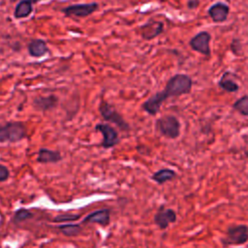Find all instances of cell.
Wrapping results in <instances>:
<instances>
[{
    "mask_svg": "<svg viewBox=\"0 0 248 248\" xmlns=\"http://www.w3.org/2000/svg\"><path fill=\"white\" fill-rule=\"evenodd\" d=\"M192 86L193 80L188 75L176 74L169 78L163 92L168 99L171 97H179L189 94L192 90Z\"/></svg>",
    "mask_w": 248,
    "mask_h": 248,
    "instance_id": "obj_1",
    "label": "cell"
},
{
    "mask_svg": "<svg viewBox=\"0 0 248 248\" xmlns=\"http://www.w3.org/2000/svg\"><path fill=\"white\" fill-rule=\"evenodd\" d=\"M27 138V128L20 121L0 124V143H16Z\"/></svg>",
    "mask_w": 248,
    "mask_h": 248,
    "instance_id": "obj_2",
    "label": "cell"
},
{
    "mask_svg": "<svg viewBox=\"0 0 248 248\" xmlns=\"http://www.w3.org/2000/svg\"><path fill=\"white\" fill-rule=\"evenodd\" d=\"M98 110L105 121L111 122L123 132H128L130 130L129 123L123 118V116L114 108V106L108 103L106 100H101L98 107Z\"/></svg>",
    "mask_w": 248,
    "mask_h": 248,
    "instance_id": "obj_3",
    "label": "cell"
},
{
    "mask_svg": "<svg viewBox=\"0 0 248 248\" xmlns=\"http://www.w3.org/2000/svg\"><path fill=\"white\" fill-rule=\"evenodd\" d=\"M180 121L171 114L159 117L155 122L156 130L165 138L174 140L180 136Z\"/></svg>",
    "mask_w": 248,
    "mask_h": 248,
    "instance_id": "obj_4",
    "label": "cell"
},
{
    "mask_svg": "<svg viewBox=\"0 0 248 248\" xmlns=\"http://www.w3.org/2000/svg\"><path fill=\"white\" fill-rule=\"evenodd\" d=\"M248 241V226L244 224L232 225L227 229L226 235L222 239V243L227 246H238Z\"/></svg>",
    "mask_w": 248,
    "mask_h": 248,
    "instance_id": "obj_5",
    "label": "cell"
},
{
    "mask_svg": "<svg viewBox=\"0 0 248 248\" xmlns=\"http://www.w3.org/2000/svg\"><path fill=\"white\" fill-rule=\"evenodd\" d=\"M95 130L101 133L102 135L101 146L103 148L108 149L119 143L120 139H119V134L117 130L113 126L109 125L108 123H104V122L97 123L95 125Z\"/></svg>",
    "mask_w": 248,
    "mask_h": 248,
    "instance_id": "obj_6",
    "label": "cell"
},
{
    "mask_svg": "<svg viewBox=\"0 0 248 248\" xmlns=\"http://www.w3.org/2000/svg\"><path fill=\"white\" fill-rule=\"evenodd\" d=\"M99 9V4L97 2L82 3L69 5L61 9V12L67 17H86L95 13Z\"/></svg>",
    "mask_w": 248,
    "mask_h": 248,
    "instance_id": "obj_7",
    "label": "cell"
},
{
    "mask_svg": "<svg viewBox=\"0 0 248 248\" xmlns=\"http://www.w3.org/2000/svg\"><path fill=\"white\" fill-rule=\"evenodd\" d=\"M211 35L207 31H201L191 38L189 45L191 48L204 56H209L211 53L209 43Z\"/></svg>",
    "mask_w": 248,
    "mask_h": 248,
    "instance_id": "obj_8",
    "label": "cell"
},
{
    "mask_svg": "<svg viewBox=\"0 0 248 248\" xmlns=\"http://www.w3.org/2000/svg\"><path fill=\"white\" fill-rule=\"evenodd\" d=\"M176 219V212L171 208H166L164 205H162L154 215V223L161 230H166L170 224L174 223Z\"/></svg>",
    "mask_w": 248,
    "mask_h": 248,
    "instance_id": "obj_9",
    "label": "cell"
},
{
    "mask_svg": "<svg viewBox=\"0 0 248 248\" xmlns=\"http://www.w3.org/2000/svg\"><path fill=\"white\" fill-rule=\"evenodd\" d=\"M140 32L144 40H152L164 32V23L162 21L150 19L140 27Z\"/></svg>",
    "mask_w": 248,
    "mask_h": 248,
    "instance_id": "obj_10",
    "label": "cell"
},
{
    "mask_svg": "<svg viewBox=\"0 0 248 248\" xmlns=\"http://www.w3.org/2000/svg\"><path fill=\"white\" fill-rule=\"evenodd\" d=\"M168 98L164 94L163 90L162 91H158L155 94H153L152 96H150L145 102H143V104L141 105V108L148 114L156 115L159 112L162 104Z\"/></svg>",
    "mask_w": 248,
    "mask_h": 248,
    "instance_id": "obj_11",
    "label": "cell"
},
{
    "mask_svg": "<svg viewBox=\"0 0 248 248\" xmlns=\"http://www.w3.org/2000/svg\"><path fill=\"white\" fill-rule=\"evenodd\" d=\"M110 222V210L108 208L95 210L86 215L81 224H98L101 226H108Z\"/></svg>",
    "mask_w": 248,
    "mask_h": 248,
    "instance_id": "obj_12",
    "label": "cell"
},
{
    "mask_svg": "<svg viewBox=\"0 0 248 248\" xmlns=\"http://www.w3.org/2000/svg\"><path fill=\"white\" fill-rule=\"evenodd\" d=\"M229 13H230L229 5L220 1L212 4L207 10V14L209 17L212 19V21L216 23L224 22L225 20H227Z\"/></svg>",
    "mask_w": 248,
    "mask_h": 248,
    "instance_id": "obj_13",
    "label": "cell"
},
{
    "mask_svg": "<svg viewBox=\"0 0 248 248\" xmlns=\"http://www.w3.org/2000/svg\"><path fill=\"white\" fill-rule=\"evenodd\" d=\"M33 108L41 112L54 109L58 105V97L50 94L47 96H38L33 100Z\"/></svg>",
    "mask_w": 248,
    "mask_h": 248,
    "instance_id": "obj_14",
    "label": "cell"
},
{
    "mask_svg": "<svg viewBox=\"0 0 248 248\" xmlns=\"http://www.w3.org/2000/svg\"><path fill=\"white\" fill-rule=\"evenodd\" d=\"M62 159L60 151L42 147L38 150L36 161L40 164H55L62 161Z\"/></svg>",
    "mask_w": 248,
    "mask_h": 248,
    "instance_id": "obj_15",
    "label": "cell"
},
{
    "mask_svg": "<svg viewBox=\"0 0 248 248\" xmlns=\"http://www.w3.org/2000/svg\"><path fill=\"white\" fill-rule=\"evenodd\" d=\"M27 50L29 55L35 58H41L49 52L46 43L42 39L31 40L27 45Z\"/></svg>",
    "mask_w": 248,
    "mask_h": 248,
    "instance_id": "obj_16",
    "label": "cell"
},
{
    "mask_svg": "<svg viewBox=\"0 0 248 248\" xmlns=\"http://www.w3.org/2000/svg\"><path fill=\"white\" fill-rule=\"evenodd\" d=\"M33 12V3L31 0H20L14 11V16L17 19L28 17Z\"/></svg>",
    "mask_w": 248,
    "mask_h": 248,
    "instance_id": "obj_17",
    "label": "cell"
},
{
    "mask_svg": "<svg viewBox=\"0 0 248 248\" xmlns=\"http://www.w3.org/2000/svg\"><path fill=\"white\" fill-rule=\"evenodd\" d=\"M175 177H176V172L173 170L167 169V168L161 169V170L155 171L151 176L152 180H154L159 185H162V184L166 183L167 181L172 180Z\"/></svg>",
    "mask_w": 248,
    "mask_h": 248,
    "instance_id": "obj_18",
    "label": "cell"
},
{
    "mask_svg": "<svg viewBox=\"0 0 248 248\" xmlns=\"http://www.w3.org/2000/svg\"><path fill=\"white\" fill-rule=\"evenodd\" d=\"M228 75H229V73H225L221 77V78L218 80L219 87L229 93L237 92L239 89V85L232 78H229Z\"/></svg>",
    "mask_w": 248,
    "mask_h": 248,
    "instance_id": "obj_19",
    "label": "cell"
},
{
    "mask_svg": "<svg viewBox=\"0 0 248 248\" xmlns=\"http://www.w3.org/2000/svg\"><path fill=\"white\" fill-rule=\"evenodd\" d=\"M58 231L68 237H73L78 235L82 232V228L79 224L76 223H65L63 225L58 226Z\"/></svg>",
    "mask_w": 248,
    "mask_h": 248,
    "instance_id": "obj_20",
    "label": "cell"
},
{
    "mask_svg": "<svg viewBox=\"0 0 248 248\" xmlns=\"http://www.w3.org/2000/svg\"><path fill=\"white\" fill-rule=\"evenodd\" d=\"M33 217H34V214L32 213V211H30L29 209L24 208V207H19L14 212V215L11 219V222L13 224L16 225V224L25 222L27 220H30Z\"/></svg>",
    "mask_w": 248,
    "mask_h": 248,
    "instance_id": "obj_21",
    "label": "cell"
},
{
    "mask_svg": "<svg viewBox=\"0 0 248 248\" xmlns=\"http://www.w3.org/2000/svg\"><path fill=\"white\" fill-rule=\"evenodd\" d=\"M232 108L240 114L248 117V96L244 95L232 104Z\"/></svg>",
    "mask_w": 248,
    "mask_h": 248,
    "instance_id": "obj_22",
    "label": "cell"
},
{
    "mask_svg": "<svg viewBox=\"0 0 248 248\" xmlns=\"http://www.w3.org/2000/svg\"><path fill=\"white\" fill-rule=\"evenodd\" d=\"M80 218V214L76 213H60L53 217L52 222L53 223H70L78 221Z\"/></svg>",
    "mask_w": 248,
    "mask_h": 248,
    "instance_id": "obj_23",
    "label": "cell"
},
{
    "mask_svg": "<svg viewBox=\"0 0 248 248\" xmlns=\"http://www.w3.org/2000/svg\"><path fill=\"white\" fill-rule=\"evenodd\" d=\"M241 49H242V46H241V42L240 40L234 38L232 39V43H231V50L235 54V55H240L241 53Z\"/></svg>",
    "mask_w": 248,
    "mask_h": 248,
    "instance_id": "obj_24",
    "label": "cell"
},
{
    "mask_svg": "<svg viewBox=\"0 0 248 248\" xmlns=\"http://www.w3.org/2000/svg\"><path fill=\"white\" fill-rule=\"evenodd\" d=\"M10 177V170L9 169L5 166L0 164V182H5L9 179Z\"/></svg>",
    "mask_w": 248,
    "mask_h": 248,
    "instance_id": "obj_25",
    "label": "cell"
},
{
    "mask_svg": "<svg viewBox=\"0 0 248 248\" xmlns=\"http://www.w3.org/2000/svg\"><path fill=\"white\" fill-rule=\"evenodd\" d=\"M199 4H200L199 0H189L187 3V6L189 9H195L199 6Z\"/></svg>",
    "mask_w": 248,
    "mask_h": 248,
    "instance_id": "obj_26",
    "label": "cell"
},
{
    "mask_svg": "<svg viewBox=\"0 0 248 248\" xmlns=\"http://www.w3.org/2000/svg\"><path fill=\"white\" fill-rule=\"evenodd\" d=\"M31 1H32L33 4H35V3H38V2H40V1H42V0H31Z\"/></svg>",
    "mask_w": 248,
    "mask_h": 248,
    "instance_id": "obj_27",
    "label": "cell"
},
{
    "mask_svg": "<svg viewBox=\"0 0 248 248\" xmlns=\"http://www.w3.org/2000/svg\"><path fill=\"white\" fill-rule=\"evenodd\" d=\"M245 155L248 157V151H245Z\"/></svg>",
    "mask_w": 248,
    "mask_h": 248,
    "instance_id": "obj_28",
    "label": "cell"
},
{
    "mask_svg": "<svg viewBox=\"0 0 248 248\" xmlns=\"http://www.w3.org/2000/svg\"><path fill=\"white\" fill-rule=\"evenodd\" d=\"M12 2H16V1H17V0H11Z\"/></svg>",
    "mask_w": 248,
    "mask_h": 248,
    "instance_id": "obj_29",
    "label": "cell"
}]
</instances>
